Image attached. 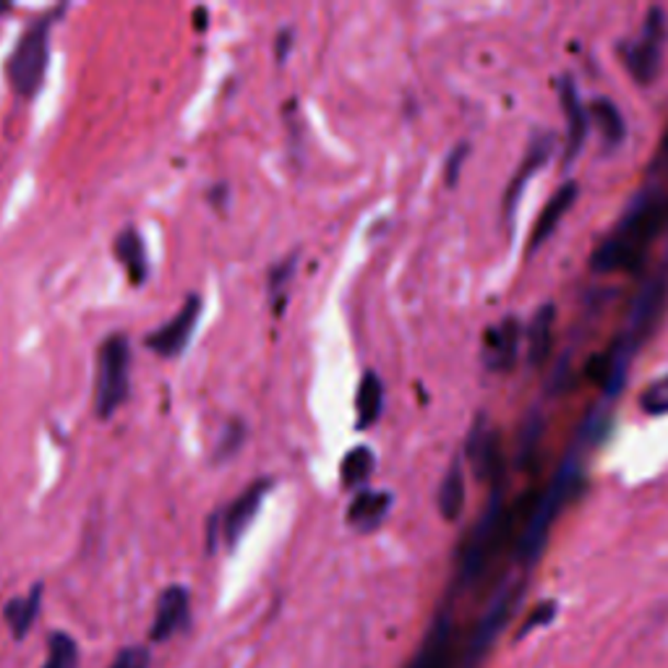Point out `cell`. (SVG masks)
<instances>
[{"label": "cell", "mask_w": 668, "mask_h": 668, "mask_svg": "<svg viewBox=\"0 0 668 668\" xmlns=\"http://www.w3.org/2000/svg\"><path fill=\"white\" fill-rule=\"evenodd\" d=\"M668 223V199L660 194L639 196L630 212L619 219L609 238H603L593 251L590 267L596 272H632L643 267L647 248L660 236Z\"/></svg>", "instance_id": "obj_1"}, {"label": "cell", "mask_w": 668, "mask_h": 668, "mask_svg": "<svg viewBox=\"0 0 668 668\" xmlns=\"http://www.w3.org/2000/svg\"><path fill=\"white\" fill-rule=\"evenodd\" d=\"M580 484H582L580 463H577L575 457H567L559 467V473H556L554 480H551V486L546 491L539 494L533 514H530L525 528H522V533L518 535V559L522 564H533L539 559L541 551L546 548L551 525H554V520L559 518L562 509L569 505V499L575 496Z\"/></svg>", "instance_id": "obj_2"}, {"label": "cell", "mask_w": 668, "mask_h": 668, "mask_svg": "<svg viewBox=\"0 0 668 668\" xmlns=\"http://www.w3.org/2000/svg\"><path fill=\"white\" fill-rule=\"evenodd\" d=\"M53 16L37 19V22L19 37L16 47H13V53L9 55L5 76H9V84L19 98H34V94L39 92V87H43L47 60H50Z\"/></svg>", "instance_id": "obj_3"}, {"label": "cell", "mask_w": 668, "mask_h": 668, "mask_svg": "<svg viewBox=\"0 0 668 668\" xmlns=\"http://www.w3.org/2000/svg\"><path fill=\"white\" fill-rule=\"evenodd\" d=\"M131 389V346L126 335L107 337L98 353V378H94V410L110 418L128 399Z\"/></svg>", "instance_id": "obj_4"}, {"label": "cell", "mask_w": 668, "mask_h": 668, "mask_svg": "<svg viewBox=\"0 0 668 668\" xmlns=\"http://www.w3.org/2000/svg\"><path fill=\"white\" fill-rule=\"evenodd\" d=\"M668 306V270H660L645 282L643 291L637 293L635 306H632L630 324H626V332L619 340L635 353L643 342L656 332V327L664 319Z\"/></svg>", "instance_id": "obj_5"}, {"label": "cell", "mask_w": 668, "mask_h": 668, "mask_svg": "<svg viewBox=\"0 0 668 668\" xmlns=\"http://www.w3.org/2000/svg\"><path fill=\"white\" fill-rule=\"evenodd\" d=\"M664 39H666V13L658 5L647 11L643 34L637 43L624 47V64L630 68L632 79L639 84H650L660 71V58H664Z\"/></svg>", "instance_id": "obj_6"}, {"label": "cell", "mask_w": 668, "mask_h": 668, "mask_svg": "<svg viewBox=\"0 0 668 668\" xmlns=\"http://www.w3.org/2000/svg\"><path fill=\"white\" fill-rule=\"evenodd\" d=\"M199 316H202V298H199V295H189L181 306V312L147 337V348L155 350L160 358H178L191 342Z\"/></svg>", "instance_id": "obj_7"}, {"label": "cell", "mask_w": 668, "mask_h": 668, "mask_svg": "<svg viewBox=\"0 0 668 668\" xmlns=\"http://www.w3.org/2000/svg\"><path fill=\"white\" fill-rule=\"evenodd\" d=\"M191 624V593L183 585H170L157 598L155 619L149 626L151 643H168Z\"/></svg>", "instance_id": "obj_8"}, {"label": "cell", "mask_w": 668, "mask_h": 668, "mask_svg": "<svg viewBox=\"0 0 668 668\" xmlns=\"http://www.w3.org/2000/svg\"><path fill=\"white\" fill-rule=\"evenodd\" d=\"M270 488H272V480L261 478L230 501V507L223 512V535H225L227 546L230 548L238 546V541L244 539L246 530L251 528L253 520H257L261 501H264V496L270 494Z\"/></svg>", "instance_id": "obj_9"}, {"label": "cell", "mask_w": 668, "mask_h": 668, "mask_svg": "<svg viewBox=\"0 0 668 668\" xmlns=\"http://www.w3.org/2000/svg\"><path fill=\"white\" fill-rule=\"evenodd\" d=\"M522 340L520 321L514 316H507L496 327H491L484 337V363L486 369L496 374H507L518 363V350Z\"/></svg>", "instance_id": "obj_10"}, {"label": "cell", "mask_w": 668, "mask_h": 668, "mask_svg": "<svg viewBox=\"0 0 668 668\" xmlns=\"http://www.w3.org/2000/svg\"><path fill=\"white\" fill-rule=\"evenodd\" d=\"M467 457H471L473 473L478 480H499L501 473V439L499 431L488 429L484 418H478L473 426L471 437L465 446Z\"/></svg>", "instance_id": "obj_11"}, {"label": "cell", "mask_w": 668, "mask_h": 668, "mask_svg": "<svg viewBox=\"0 0 668 668\" xmlns=\"http://www.w3.org/2000/svg\"><path fill=\"white\" fill-rule=\"evenodd\" d=\"M559 100L564 118H567V147H564V165H571L577 155L582 151V144L588 139V110H585L580 92H577L575 81L564 76L559 81Z\"/></svg>", "instance_id": "obj_12"}, {"label": "cell", "mask_w": 668, "mask_h": 668, "mask_svg": "<svg viewBox=\"0 0 668 668\" xmlns=\"http://www.w3.org/2000/svg\"><path fill=\"white\" fill-rule=\"evenodd\" d=\"M577 196H580V185L577 183H564L559 191H556L554 196L548 199L546 206L541 210L539 219H535L533 225V233H530V244H528V251L535 253L539 248L546 244V240L554 236L556 227L562 225V219L567 217V212L575 206Z\"/></svg>", "instance_id": "obj_13"}, {"label": "cell", "mask_w": 668, "mask_h": 668, "mask_svg": "<svg viewBox=\"0 0 668 668\" xmlns=\"http://www.w3.org/2000/svg\"><path fill=\"white\" fill-rule=\"evenodd\" d=\"M551 149H554V134H548V131H543V134H535V139L530 141L525 157H522L518 176L512 178V183H509V189H507V202H505L507 212L514 210V204H518V199L522 194V189H525V183L535 173H539L543 165L548 162Z\"/></svg>", "instance_id": "obj_14"}, {"label": "cell", "mask_w": 668, "mask_h": 668, "mask_svg": "<svg viewBox=\"0 0 668 668\" xmlns=\"http://www.w3.org/2000/svg\"><path fill=\"white\" fill-rule=\"evenodd\" d=\"M514 603H518V590L505 588L499 596H496L491 609H488V614L480 619L478 630H475V635H473V656L475 658L484 656L486 647L494 643V637L499 635L501 626H505L509 614H512Z\"/></svg>", "instance_id": "obj_15"}, {"label": "cell", "mask_w": 668, "mask_h": 668, "mask_svg": "<svg viewBox=\"0 0 668 668\" xmlns=\"http://www.w3.org/2000/svg\"><path fill=\"white\" fill-rule=\"evenodd\" d=\"M392 496L387 491H361L348 507V522L361 533H371L387 520Z\"/></svg>", "instance_id": "obj_16"}, {"label": "cell", "mask_w": 668, "mask_h": 668, "mask_svg": "<svg viewBox=\"0 0 668 668\" xmlns=\"http://www.w3.org/2000/svg\"><path fill=\"white\" fill-rule=\"evenodd\" d=\"M554 327H556V306L543 303L533 314V321L528 327V361L533 366H543L548 361L551 348H554Z\"/></svg>", "instance_id": "obj_17"}, {"label": "cell", "mask_w": 668, "mask_h": 668, "mask_svg": "<svg viewBox=\"0 0 668 668\" xmlns=\"http://www.w3.org/2000/svg\"><path fill=\"white\" fill-rule=\"evenodd\" d=\"M39 605H43V585H34L30 593L11 598L3 605V619L9 624L13 639H24L30 635V630L39 616Z\"/></svg>", "instance_id": "obj_18"}, {"label": "cell", "mask_w": 668, "mask_h": 668, "mask_svg": "<svg viewBox=\"0 0 668 668\" xmlns=\"http://www.w3.org/2000/svg\"><path fill=\"white\" fill-rule=\"evenodd\" d=\"M452 637H454L452 622L446 616H442L437 624H433V630L429 632V637H426L421 653H418L410 668H446L450 666Z\"/></svg>", "instance_id": "obj_19"}, {"label": "cell", "mask_w": 668, "mask_h": 668, "mask_svg": "<svg viewBox=\"0 0 668 668\" xmlns=\"http://www.w3.org/2000/svg\"><path fill=\"white\" fill-rule=\"evenodd\" d=\"M113 248H115V259L123 264L128 280L134 282V285H141L149 274V261H147V251H144V240L139 233H136L134 227H126V230L115 238Z\"/></svg>", "instance_id": "obj_20"}, {"label": "cell", "mask_w": 668, "mask_h": 668, "mask_svg": "<svg viewBox=\"0 0 668 668\" xmlns=\"http://www.w3.org/2000/svg\"><path fill=\"white\" fill-rule=\"evenodd\" d=\"M382 408H384L382 378H378L374 371H369V374H363L355 392L358 429H369V426H374L376 418L382 416Z\"/></svg>", "instance_id": "obj_21"}, {"label": "cell", "mask_w": 668, "mask_h": 668, "mask_svg": "<svg viewBox=\"0 0 668 668\" xmlns=\"http://www.w3.org/2000/svg\"><path fill=\"white\" fill-rule=\"evenodd\" d=\"M437 505H439V512H442V518L446 522H454L460 518V514H463V509H465V473H463V465H460V460H454L450 471H446L442 486H439Z\"/></svg>", "instance_id": "obj_22"}, {"label": "cell", "mask_w": 668, "mask_h": 668, "mask_svg": "<svg viewBox=\"0 0 668 668\" xmlns=\"http://www.w3.org/2000/svg\"><path fill=\"white\" fill-rule=\"evenodd\" d=\"M588 115L593 118L598 131H601V139L605 141V147H619V144L624 141L626 136L624 115L609 98H598L590 102Z\"/></svg>", "instance_id": "obj_23"}, {"label": "cell", "mask_w": 668, "mask_h": 668, "mask_svg": "<svg viewBox=\"0 0 668 668\" xmlns=\"http://www.w3.org/2000/svg\"><path fill=\"white\" fill-rule=\"evenodd\" d=\"M374 467H376L374 452H371L369 446H355V450H350L346 454V460H342V467H340L342 486L346 488L363 486L371 475H374Z\"/></svg>", "instance_id": "obj_24"}, {"label": "cell", "mask_w": 668, "mask_h": 668, "mask_svg": "<svg viewBox=\"0 0 668 668\" xmlns=\"http://www.w3.org/2000/svg\"><path fill=\"white\" fill-rule=\"evenodd\" d=\"M43 668H79V645L66 632H53L47 639V660Z\"/></svg>", "instance_id": "obj_25"}, {"label": "cell", "mask_w": 668, "mask_h": 668, "mask_svg": "<svg viewBox=\"0 0 668 668\" xmlns=\"http://www.w3.org/2000/svg\"><path fill=\"white\" fill-rule=\"evenodd\" d=\"M246 439V426L240 421H230L225 426L223 437H219V442L215 446V460L217 463H225V460H230L233 454H236L240 446H244Z\"/></svg>", "instance_id": "obj_26"}, {"label": "cell", "mask_w": 668, "mask_h": 668, "mask_svg": "<svg viewBox=\"0 0 668 668\" xmlns=\"http://www.w3.org/2000/svg\"><path fill=\"white\" fill-rule=\"evenodd\" d=\"M639 408L650 416H668V376L653 382L639 397Z\"/></svg>", "instance_id": "obj_27"}, {"label": "cell", "mask_w": 668, "mask_h": 668, "mask_svg": "<svg viewBox=\"0 0 668 668\" xmlns=\"http://www.w3.org/2000/svg\"><path fill=\"white\" fill-rule=\"evenodd\" d=\"M149 666H151L149 650L141 645L123 647L118 656H115L113 664H110V668H149Z\"/></svg>", "instance_id": "obj_28"}, {"label": "cell", "mask_w": 668, "mask_h": 668, "mask_svg": "<svg viewBox=\"0 0 668 668\" xmlns=\"http://www.w3.org/2000/svg\"><path fill=\"white\" fill-rule=\"evenodd\" d=\"M293 270H295V257L287 259L285 264L274 267L272 274H270V291H272V298H280V295H285L287 282H291V278H293Z\"/></svg>", "instance_id": "obj_29"}, {"label": "cell", "mask_w": 668, "mask_h": 668, "mask_svg": "<svg viewBox=\"0 0 668 668\" xmlns=\"http://www.w3.org/2000/svg\"><path fill=\"white\" fill-rule=\"evenodd\" d=\"M554 616H556V603L554 601H543L539 605V609H535L533 614H530L525 626H522V630H520V637H525L530 630H539V626L554 622Z\"/></svg>", "instance_id": "obj_30"}, {"label": "cell", "mask_w": 668, "mask_h": 668, "mask_svg": "<svg viewBox=\"0 0 668 668\" xmlns=\"http://www.w3.org/2000/svg\"><path fill=\"white\" fill-rule=\"evenodd\" d=\"M465 157H467V147H465V144H463V147H457V149H454V151H452L450 162H446V183H450V185H454V183H457L460 168H463Z\"/></svg>", "instance_id": "obj_31"}, {"label": "cell", "mask_w": 668, "mask_h": 668, "mask_svg": "<svg viewBox=\"0 0 668 668\" xmlns=\"http://www.w3.org/2000/svg\"><path fill=\"white\" fill-rule=\"evenodd\" d=\"M658 165L660 168L668 170V128L664 134V139H660V149H658Z\"/></svg>", "instance_id": "obj_32"}]
</instances>
